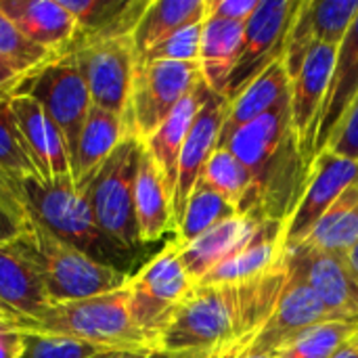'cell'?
I'll return each mask as SVG.
<instances>
[{
	"label": "cell",
	"instance_id": "cell-28",
	"mask_svg": "<svg viewBox=\"0 0 358 358\" xmlns=\"http://www.w3.org/2000/svg\"><path fill=\"white\" fill-rule=\"evenodd\" d=\"M206 17L208 0H149L132 31L136 59H141L147 50H151L178 29L203 21Z\"/></svg>",
	"mask_w": 358,
	"mask_h": 358
},
{
	"label": "cell",
	"instance_id": "cell-23",
	"mask_svg": "<svg viewBox=\"0 0 358 358\" xmlns=\"http://www.w3.org/2000/svg\"><path fill=\"white\" fill-rule=\"evenodd\" d=\"M61 4L76 19L73 42H88L132 36L149 0H61Z\"/></svg>",
	"mask_w": 358,
	"mask_h": 358
},
{
	"label": "cell",
	"instance_id": "cell-44",
	"mask_svg": "<svg viewBox=\"0 0 358 358\" xmlns=\"http://www.w3.org/2000/svg\"><path fill=\"white\" fill-rule=\"evenodd\" d=\"M21 78H23L21 71H17L8 61L0 59V96L10 94L17 88V84L21 82Z\"/></svg>",
	"mask_w": 358,
	"mask_h": 358
},
{
	"label": "cell",
	"instance_id": "cell-13",
	"mask_svg": "<svg viewBox=\"0 0 358 358\" xmlns=\"http://www.w3.org/2000/svg\"><path fill=\"white\" fill-rule=\"evenodd\" d=\"M229 109H231V101L224 99L222 94L212 92L208 96V101L203 103V107L199 109V113L187 134V141L182 145L180 159H178V176H176V187H174V195H172L174 235L182 222L187 203H189L197 182L201 180L208 162L212 159V155L216 151L218 136H220V130H222Z\"/></svg>",
	"mask_w": 358,
	"mask_h": 358
},
{
	"label": "cell",
	"instance_id": "cell-38",
	"mask_svg": "<svg viewBox=\"0 0 358 358\" xmlns=\"http://www.w3.org/2000/svg\"><path fill=\"white\" fill-rule=\"evenodd\" d=\"M358 241V206H355L321 241H317L315 245H306V248H315V250H323V252H331V254H340L346 256L348 250Z\"/></svg>",
	"mask_w": 358,
	"mask_h": 358
},
{
	"label": "cell",
	"instance_id": "cell-43",
	"mask_svg": "<svg viewBox=\"0 0 358 358\" xmlns=\"http://www.w3.org/2000/svg\"><path fill=\"white\" fill-rule=\"evenodd\" d=\"M25 224H27V222L15 218L13 214L4 212V210L0 208V248L10 245V243L23 233Z\"/></svg>",
	"mask_w": 358,
	"mask_h": 358
},
{
	"label": "cell",
	"instance_id": "cell-12",
	"mask_svg": "<svg viewBox=\"0 0 358 358\" xmlns=\"http://www.w3.org/2000/svg\"><path fill=\"white\" fill-rule=\"evenodd\" d=\"M289 275L285 281V287L281 292V298L275 306V313L271 315L268 323L260 331V336L252 344V352L258 355H277L289 340H294L298 334L321 325L336 321L331 313L325 308V304L317 298L300 268L289 260Z\"/></svg>",
	"mask_w": 358,
	"mask_h": 358
},
{
	"label": "cell",
	"instance_id": "cell-18",
	"mask_svg": "<svg viewBox=\"0 0 358 358\" xmlns=\"http://www.w3.org/2000/svg\"><path fill=\"white\" fill-rule=\"evenodd\" d=\"M0 10L31 44L61 55L76 38V19L61 0H0Z\"/></svg>",
	"mask_w": 358,
	"mask_h": 358
},
{
	"label": "cell",
	"instance_id": "cell-14",
	"mask_svg": "<svg viewBox=\"0 0 358 358\" xmlns=\"http://www.w3.org/2000/svg\"><path fill=\"white\" fill-rule=\"evenodd\" d=\"M336 55H338V46L317 44L306 57L298 76L292 80V94H289L292 128L296 132L298 149L308 172L315 162V153H313L315 130L323 107V99L327 94L331 71L336 65Z\"/></svg>",
	"mask_w": 358,
	"mask_h": 358
},
{
	"label": "cell",
	"instance_id": "cell-49",
	"mask_svg": "<svg viewBox=\"0 0 358 358\" xmlns=\"http://www.w3.org/2000/svg\"><path fill=\"white\" fill-rule=\"evenodd\" d=\"M8 321V317H6V313L2 310V306H0V323H6Z\"/></svg>",
	"mask_w": 358,
	"mask_h": 358
},
{
	"label": "cell",
	"instance_id": "cell-7",
	"mask_svg": "<svg viewBox=\"0 0 358 358\" xmlns=\"http://www.w3.org/2000/svg\"><path fill=\"white\" fill-rule=\"evenodd\" d=\"M199 80V63L149 61L136 65L124 115L126 134L147 143Z\"/></svg>",
	"mask_w": 358,
	"mask_h": 358
},
{
	"label": "cell",
	"instance_id": "cell-35",
	"mask_svg": "<svg viewBox=\"0 0 358 358\" xmlns=\"http://www.w3.org/2000/svg\"><path fill=\"white\" fill-rule=\"evenodd\" d=\"M317 46L315 31H313V19H310V4L308 0H300V8L292 21V27L287 31L285 50H283V65L289 76V82L298 76L302 69L306 57Z\"/></svg>",
	"mask_w": 358,
	"mask_h": 358
},
{
	"label": "cell",
	"instance_id": "cell-24",
	"mask_svg": "<svg viewBox=\"0 0 358 358\" xmlns=\"http://www.w3.org/2000/svg\"><path fill=\"white\" fill-rule=\"evenodd\" d=\"M50 304L36 271L8 245L0 248V306L8 325L36 319Z\"/></svg>",
	"mask_w": 358,
	"mask_h": 358
},
{
	"label": "cell",
	"instance_id": "cell-1",
	"mask_svg": "<svg viewBox=\"0 0 358 358\" xmlns=\"http://www.w3.org/2000/svg\"><path fill=\"white\" fill-rule=\"evenodd\" d=\"M289 275L287 254L268 273L229 285H195L155 344L166 358H208L252 346L268 323Z\"/></svg>",
	"mask_w": 358,
	"mask_h": 358
},
{
	"label": "cell",
	"instance_id": "cell-27",
	"mask_svg": "<svg viewBox=\"0 0 358 358\" xmlns=\"http://www.w3.org/2000/svg\"><path fill=\"white\" fill-rule=\"evenodd\" d=\"M245 23L208 15L201 27L199 71L208 88L224 96L229 78L237 65Z\"/></svg>",
	"mask_w": 358,
	"mask_h": 358
},
{
	"label": "cell",
	"instance_id": "cell-32",
	"mask_svg": "<svg viewBox=\"0 0 358 358\" xmlns=\"http://www.w3.org/2000/svg\"><path fill=\"white\" fill-rule=\"evenodd\" d=\"M0 176L8 180L17 191L19 185L38 178V170L23 145L21 132L10 111L8 94L0 96ZM21 193V191H19Z\"/></svg>",
	"mask_w": 358,
	"mask_h": 358
},
{
	"label": "cell",
	"instance_id": "cell-20",
	"mask_svg": "<svg viewBox=\"0 0 358 358\" xmlns=\"http://www.w3.org/2000/svg\"><path fill=\"white\" fill-rule=\"evenodd\" d=\"M262 220H264V216H260V214H239V216L218 224L216 229L208 231L206 235L197 237L191 243L180 245L176 241L180 260H182L189 277L193 279V283L197 285L218 264H222L233 254H237L250 241V237L254 235V231L258 229V224Z\"/></svg>",
	"mask_w": 358,
	"mask_h": 358
},
{
	"label": "cell",
	"instance_id": "cell-11",
	"mask_svg": "<svg viewBox=\"0 0 358 358\" xmlns=\"http://www.w3.org/2000/svg\"><path fill=\"white\" fill-rule=\"evenodd\" d=\"M357 178V159L340 157L331 151H323L317 155V159L310 166L304 193L285 222V233H283L285 254H292L310 237V233L325 216V212Z\"/></svg>",
	"mask_w": 358,
	"mask_h": 358
},
{
	"label": "cell",
	"instance_id": "cell-47",
	"mask_svg": "<svg viewBox=\"0 0 358 358\" xmlns=\"http://www.w3.org/2000/svg\"><path fill=\"white\" fill-rule=\"evenodd\" d=\"M252 346H239V348H233V350H229V352H224V355H218V357H208V358H241L248 350H250ZM166 358V357H164Z\"/></svg>",
	"mask_w": 358,
	"mask_h": 358
},
{
	"label": "cell",
	"instance_id": "cell-39",
	"mask_svg": "<svg viewBox=\"0 0 358 358\" xmlns=\"http://www.w3.org/2000/svg\"><path fill=\"white\" fill-rule=\"evenodd\" d=\"M325 151H331L340 157L357 159L358 162V96L355 99L352 107L348 109L344 122L340 124L336 136L327 145Z\"/></svg>",
	"mask_w": 358,
	"mask_h": 358
},
{
	"label": "cell",
	"instance_id": "cell-33",
	"mask_svg": "<svg viewBox=\"0 0 358 358\" xmlns=\"http://www.w3.org/2000/svg\"><path fill=\"white\" fill-rule=\"evenodd\" d=\"M317 44L340 46L358 13V0H308Z\"/></svg>",
	"mask_w": 358,
	"mask_h": 358
},
{
	"label": "cell",
	"instance_id": "cell-5",
	"mask_svg": "<svg viewBox=\"0 0 358 358\" xmlns=\"http://www.w3.org/2000/svg\"><path fill=\"white\" fill-rule=\"evenodd\" d=\"M141 153L143 143L136 136L126 134L115 151L107 157V162L86 182V187L80 189L86 195L88 206L101 229L117 243L136 254L143 248L134 210V189Z\"/></svg>",
	"mask_w": 358,
	"mask_h": 358
},
{
	"label": "cell",
	"instance_id": "cell-25",
	"mask_svg": "<svg viewBox=\"0 0 358 358\" xmlns=\"http://www.w3.org/2000/svg\"><path fill=\"white\" fill-rule=\"evenodd\" d=\"M134 210H136V224L141 243L159 241L166 233H174L172 222V195L168 185L143 145L138 174H136V189H134Z\"/></svg>",
	"mask_w": 358,
	"mask_h": 358
},
{
	"label": "cell",
	"instance_id": "cell-4",
	"mask_svg": "<svg viewBox=\"0 0 358 358\" xmlns=\"http://www.w3.org/2000/svg\"><path fill=\"white\" fill-rule=\"evenodd\" d=\"M8 248L36 271L50 304L111 294L124 289L130 281V273L88 258L31 220Z\"/></svg>",
	"mask_w": 358,
	"mask_h": 358
},
{
	"label": "cell",
	"instance_id": "cell-36",
	"mask_svg": "<svg viewBox=\"0 0 358 358\" xmlns=\"http://www.w3.org/2000/svg\"><path fill=\"white\" fill-rule=\"evenodd\" d=\"M109 352L107 348H99L92 344L55 338V336H40V334H25V344L21 358H103Z\"/></svg>",
	"mask_w": 358,
	"mask_h": 358
},
{
	"label": "cell",
	"instance_id": "cell-22",
	"mask_svg": "<svg viewBox=\"0 0 358 358\" xmlns=\"http://www.w3.org/2000/svg\"><path fill=\"white\" fill-rule=\"evenodd\" d=\"M289 94L292 82L285 71L283 59H279L271 67H266L235 101H231V109L222 124L216 149H227L237 130L279 107L283 101L289 99Z\"/></svg>",
	"mask_w": 358,
	"mask_h": 358
},
{
	"label": "cell",
	"instance_id": "cell-34",
	"mask_svg": "<svg viewBox=\"0 0 358 358\" xmlns=\"http://www.w3.org/2000/svg\"><path fill=\"white\" fill-rule=\"evenodd\" d=\"M52 57V52L25 40L21 31L10 23V19L0 10V59L8 61L17 71L25 76Z\"/></svg>",
	"mask_w": 358,
	"mask_h": 358
},
{
	"label": "cell",
	"instance_id": "cell-45",
	"mask_svg": "<svg viewBox=\"0 0 358 358\" xmlns=\"http://www.w3.org/2000/svg\"><path fill=\"white\" fill-rule=\"evenodd\" d=\"M103 358H164L155 352H124V350H115V352H109L107 357Z\"/></svg>",
	"mask_w": 358,
	"mask_h": 358
},
{
	"label": "cell",
	"instance_id": "cell-29",
	"mask_svg": "<svg viewBox=\"0 0 358 358\" xmlns=\"http://www.w3.org/2000/svg\"><path fill=\"white\" fill-rule=\"evenodd\" d=\"M199 182L222 195L229 203L237 208L239 214H256L252 174L229 149L214 151Z\"/></svg>",
	"mask_w": 358,
	"mask_h": 358
},
{
	"label": "cell",
	"instance_id": "cell-37",
	"mask_svg": "<svg viewBox=\"0 0 358 358\" xmlns=\"http://www.w3.org/2000/svg\"><path fill=\"white\" fill-rule=\"evenodd\" d=\"M206 21V19H203ZM203 21L191 23L151 50H147L141 59H136V65L149 63V61H182V63H199V44H201V27Z\"/></svg>",
	"mask_w": 358,
	"mask_h": 358
},
{
	"label": "cell",
	"instance_id": "cell-8",
	"mask_svg": "<svg viewBox=\"0 0 358 358\" xmlns=\"http://www.w3.org/2000/svg\"><path fill=\"white\" fill-rule=\"evenodd\" d=\"M13 92L34 99L50 115L63 132L73 157L82 126L92 107L88 86L76 57L69 50L55 55L34 71L25 73Z\"/></svg>",
	"mask_w": 358,
	"mask_h": 358
},
{
	"label": "cell",
	"instance_id": "cell-30",
	"mask_svg": "<svg viewBox=\"0 0 358 358\" xmlns=\"http://www.w3.org/2000/svg\"><path fill=\"white\" fill-rule=\"evenodd\" d=\"M235 216H239V212L233 203H229L222 195H218L216 191H212L210 187L199 182L187 203L182 222L176 231L174 239L180 245L191 243L197 237L206 235L208 231L216 229L218 224H222Z\"/></svg>",
	"mask_w": 358,
	"mask_h": 358
},
{
	"label": "cell",
	"instance_id": "cell-16",
	"mask_svg": "<svg viewBox=\"0 0 358 358\" xmlns=\"http://www.w3.org/2000/svg\"><path fill=\"white\" fill-rule=\"evenodd\" d=\"M287 256L336 321H358V279L344 256L306 245Z\"/></svg>",
	"mask_w": 358,
	"mask_h": 358
},
{
	"label": "cell",
	"instance_id": "cell-40",
	"mask_svg": "<svg viewBox=\"0 0 358 358\" xmlns=\"http://www.w3.org/2000/svg\"><path fill=\"white\" fill-rule=\"evenodd\" d=\"M258 4L260 0H208V15L245 23L258 8Z\"/></svg>",
	"mask_w": 358,
	"mask_h": 358
},
{
	"label": "cell",
	"instance_id": "cell-19",
	"mask_svg": "<svg viewBox=\"0 0 358 358\" xmlns=\"http://www.w3.org/2000/svg\"><path fill=\"white\" fill-rule=\"evenodd\" d=\"M283 233H285L283 220L264 218L254 231V235L250 237V241L229 260L218 264L210 275H206L197 285L243 283L273 271L285 258Z\"/></svg>",
	"mask_w": 358,
	"mask_h": 358
},
{
	"label": "cell",
	"instance_id": "cell-15",
	"mask_svg": "<svg viewBox=\"0 0 358 358\" xmlns=\"http://www.w3.org/2000/svg\"><path fill=\"white\" fill-rule=\"evenodd\" d=\"M10 111L21 132L23 145L38 170L42 182L73 180L71 178V153L67 141L50 115L29 96L8 94Z\"/></svg>",
	"mask_w": 358,
	"mask_h": 358
},
{
	"label": "cell",
	"instance_id": "cell-26",
	"mask_svg": "<svg viewBox=\"0 0 358 358\" xmlns=\"http://www.w3.org/2000/svg\"><path fill=\"white\" fill-rule=\"evenodd\" d=\"M124 136L126 124L122 115L109 113L94 105L90 107L71 157V178L78 189L86 187V182L107 162Z\"/></svg>",
	"mask_w": 358,
	"mask_h": 358
},
{
	"label": "cell",
	"instance_id": "cell-2",
	"mask_svg": "<svg viewBox=\"0 0 358 358\" xmlns=\"http://www.w3.org/2000/svg\"><path fill=\"white\" fill-rule=\"evenodd\" d=\"M19 191L27 220L88 258L132 275L130 268L138 254L124 248L101 229L86 195L73 185V180L42 182L31 178L21 182Z\"/></svg>",
	"mask_w": 358,
	"mask_h": 358
},
{
	"label": "cell",
	"instance_id": "cell-21",
	"mask_svg": "<svg viewBox=\"0 0 358 358\" xmlns=\"http://www.w3.org/2000/svg\"><path fill=\"white\" fill-rule=\"evenodd\" d=\"M210 94H212V90L208 88V84L201 78L195 84V88L174 107V111L166 117V122L155 130V134L147 143H143L145 149L149 151V155L153 157V162L157 164V168L168 185L170 195H174L182 145L187 141V134H189L199 109L203 107V103L208 101Z\"/></svg>",
	"mask_w": 358,
	"mask_h": 358
},
{
	"label": "cell",
	"instance_id": "cell-46",
	"mask_svg": "<svg viewBox=\"0 0 358 358\" xmlns=\"http://www.w3.org/2000/svg\"><path fill=\"white\" fill-rule=\"evenodd\" d=\"M334 358H358V348L352 342H348V344H346V346H344Z\"/></svg>",
	"mask_w": 358,
	"mask_h": 358
},
{
	"label": "cell",
	"instance_id": "cell-41",
	"mask_svg": "<svg viewBox=\"0 0 358 358\" xmlns=\"http://www.w3.org/2000/svg\"><path fill=\"white\" fill-rule=\"evenodd\" d=\"M25 334L8 323H0V358H21Z\"/></svg>",
	"mask_w": 358,
	"mask_h": 358
},
{
	"label": "cell",
	"instance_id": "cell-31",
	"mask_svg": "<svg viewBox=\"0 0 358 358\" xmlns=\"http://www.w3.org/2000/svg\"><path fill=\"white\" fill-rule=\"evenodd\" d=\"M358 331V321H329L289 340L275 358H334Z\"/></svg>",
	"mask_w": 358,
	"mask_h": 358
},
{
	"label": "cell",
	"instance_id": "cell-50",
	"mask_svg": "<svg viewBox=\"0 0 358 358\" xmlns=\"http://www.w3.org/2000/svg\"><path fill=\"white\" fill-rule=\"evenodd\" d=\"M350 342H352V344H355V346H357V348H358V331H357V334H355V338H352Z\"/></svg>",
	"mask_w": 358,
	"mask_h": 358
},
{
	"label": "cell",
	"instance_id": "cell-17",
	"mask_svg": "<svg viewBox=\"0 0 358 358\" xmlns=\"http://www.w3.org/2000/svg\"><path fill=\"white\" fill-rule=\"evenodd\" d=\"M358 96V13L338 46L336 65L331 71V80L327 86V94L323 99V107L317 120L315 130V159L319 153L327 149L331 138L336 136L340 124L344 122L348 109Z\"/></svg>",
	"mask_w": 358,
	"mask_h": 358
},
{
	"label": "cell",
	"instance_id": "cell-48",
	"mask_svg": "<svg viewBox=\"0 0 358 358\" xmlns=\"http://www.w3.org/2000/svg\"><path fill=\"white\" fill-rule=\"evenodd\" d=\"M241 358H275L273 355H258V352H252V350H248L245 355Z\"/></svg>",
	"mask_w": 358,
	"mask_h": 358
},
{
	"label": "cell",
	"instance_id": "cell-9",
	"mask_svg": "<svg viewBox=\"0 0 358 358\" xmlns=\"http://www.w3.org/2000/svg\"><path fill=\"white\" fill-rule=\"evenodd\" d=\"M67 50L76 57L92 105L124 117L136 69L132 36L73 42Z\"/></svg>",
	"mask_w": 358,
	"mask_h": 358
},
{
	"label": "cell",
	"instance_id": "cell-10",
	"mask_svg": "<svg viewBox=\"0 0 358 358\" xmlns=\"http://www.w3.org/2000/svg\"><path fill=\"white\" fill-rule=\"evenodd\" d=\"M300 8V0H260L245 21L237 65L229 78L224 99L235 101L266 67L283 59L287 31Z\"/></svg>",
	"mask_w": 358,
	"mask_h": 358
},
{
	"label": "cell",
	"instance_id": "cell-3",
	"mask_svg": "<svg viewBox=\"0 0 358 358\" xmlns=\"http://www.w3.org/2000/svg\"><path fill=\"white\" fill-rule=\"evenodd\" d=\"M13 327L23 334L55 336L107 350L153 352L130 315L126 287L94 298L48 304L36 319L13 323Z\"/></svg>",
	"mask_w": 358,
	"mask_h": 358
},
{
	"label": "cell",
	"instance_id": "cell-42",
	"mask_svg": "<svg viewBox=\"0 0 358 358\" xmlns=\"http://www.w3.org/2000/svg\"><path fill=\"white\" fill-rule=\"evenodd\" d=\"M0 208L8 214H13L15 218L27 222V214H25V208H23V201H21V193L0 176Z\"/></svg>",
	"mask_w": 358,
	"mask_h": 358
},
{
	"label": "cell",
	"instance_id": "cell-6",
	"mask_svg": "<svg viewBox=\"0 0 358 358\" xmlns=\"http://www.w3.org/2000/svg\"><path fill=\"white\" fill-rule=\"evenodd\" d=\"M126 289L130 315L155 352L157 338L195 289L180 260L176 239L166 243V248L132 273Z\"/></svg>",
	"mask_w": 358,
	"mask_h": 358
}]
</instances>
